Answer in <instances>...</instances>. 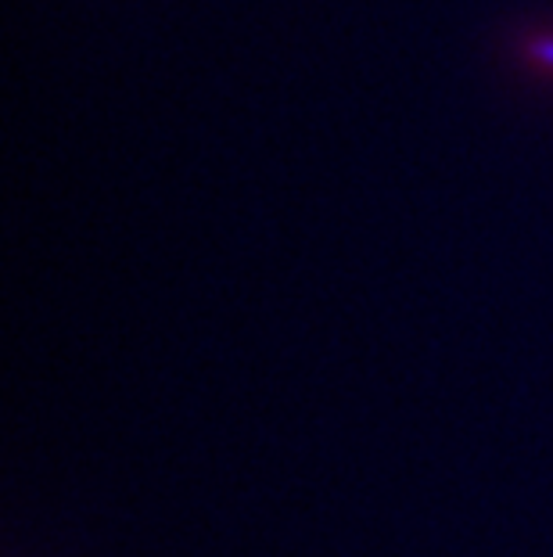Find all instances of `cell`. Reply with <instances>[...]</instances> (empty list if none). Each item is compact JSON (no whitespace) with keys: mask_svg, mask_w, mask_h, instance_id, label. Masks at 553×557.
<instances>
[{"mask_svg":"<svg viewBox=\"0 0 553 557\" xmlns=\"http://www.w3.org/2000/svg\"><path fill=\"white\" fill-rule=\"evenodd\" d=\"M532 54L539 58V62L553 65V40H543V44H536V47H532Z\"/></svg>","mask_w":553,"mask_h":557,"instance_id":"1","label":"cell"}]
</instances>
